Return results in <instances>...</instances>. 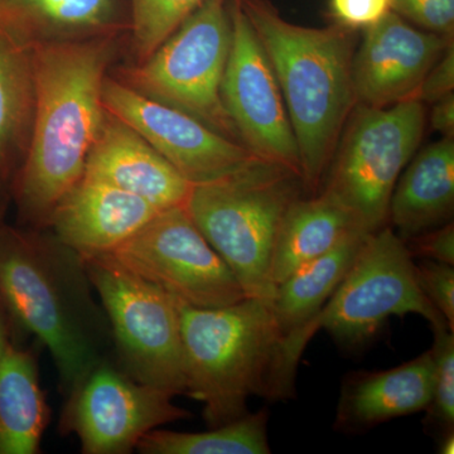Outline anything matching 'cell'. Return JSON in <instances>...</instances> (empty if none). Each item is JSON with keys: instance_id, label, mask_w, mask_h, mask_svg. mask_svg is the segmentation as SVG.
Listing matches in <instances>:
<instances>
[{"instance_id": "obj_27", "label": "cell", "mask_w": 454, "mask_h": 454, "mask_svg": "<svg viewBox=\"0 0 454 454\" xmlns=\"http://www.w3.org/2000/svg\"><path fill=\"white\" fill-rule=\"evenodd\" d=\"M418 284L432 306L444 317L454 331L453 265L422 259L414 262Z\"/></svg>"}, {"instance_id": "obj_14", "label": "cell", "mask_w": 454, "mask_h": 454, "mask_svg": "<svg viewBox=\"0 0 454 454\" xmlns=\"http://www.w3.org/2000/svg\"><path fill=\"white\" fill-rule=\"evenodd\" d=\"M450 42L446 35L409 26L391 11L380 22L366 28L363 43L352 59L356 103L387 107L417 98L427 74Z\"/></svg>"}, {"instance_id": "obj_3", "label": "cell", "mask_w": 454, "mask_h": 454, "mask_svg": "<svg viewBox=\"0 0 454 454\" xmlns=\"http://www.w3.org/2000/svg\"><path fill=\"white\" fill-rule=\"evenodd\" d=\"M178 303L186 395L202 403L210 428L249 413V397H294L301 355L278 330L270 301L247 297L217 309Z\"/></svg>"}, {"instance_id": "obj_34", "label": "cell", "mask_w": 454, "mask_h": 454, "mask_svg": "<svg viewBox=\"0 0 454 454\" xmlns=\"http://www.w3.org/2000/svg\"><path fill=\"white\" fill-rule=\"evenodd\" d=\"M438 453L439 454H453L454 453V433L444 435L438 439Z\"/></svg>"}, {"instance_id": "obj_20", "label": "cell", "mask_w": 454, "mask_h": 454, "mask_svg": "<svg viewBox=\"0 0 454 454\" xmlns=\"http://www.w3.org/2000/svg\"><path fill=\"white\" fill-rule=\"evenodd\" d=\"M411 160L397 179L389 205V219L402 240L442 226L453 215V138L444 137Z\"/></svg>"}, {"instance_id": "obj_1", "label": "cell", "mask_w": 454, "mask_h": 454, "mask_svg": "<svg viewBox=\"0 0 454 454\" xmlns=\"http://www.w3.org/2000/svg\"><path fill=\"white\" fill-rule=\"evenodd\" d=\"M116 38L66 42L31 52V140L9 192L23 227L47 229L57 203L82 178L103 124V86Z\"/></svg>"}, {"instance_id": "obj_25", "label": "cell", "mask_w": 454, "mask_h": 454, "mask_svg": "<svg viewBox=\"0 0 454 454\" xmlns=\"http://www.w3.org/2000/svg\"><path fill=\"white\" fill-rule=\"evenodd\" d=\"M205 0H128L131 46L145 61Z\"/></svg>"}, {"instance_id": "obj_22", "label": "cell", "mask_w": 454, "mask_h": 454, "mask_svg": "<svg viewBox=\"0 0 454 454\" xmlns=\"http://www.w3.org/2000/svg\"><path fill=\"white\" fill-rule=\"evenodd\" d=\"M37 354L13 343L0 358V454H37L50 422Z\"/></svg>"}, {"instance_id": "obj_8", "label": "cell", "mask_w": 454, "mask_h": 454, "mask_svg": "<svg viewBox=\"0 0 454 454\" xmlns=\"http://www.w3.org/2000/svg\"><path fill=\"white\" fill-rule=\"evenodd\" d=\"M424 127L426 109L418 98L355 110L334 152L324 192L365 231L387 226L391 195L417 153Z\"/></svg>"}, {"instance_id": "obj_4", "label": "cell", "mask_w": 454, "mask_h": 454, "mask_svg": "<svg viewBox=\"0 0 454 454\" xmlns=\"http://www.w3.org/2000/svg\"><path fill=\"white\" fill-rule=\"evenodd\" d=\"M279 83L300 151L301 181L315 190L352 107V41L339 27L292 25L258 0L243 3Z\"/></svg>"}, {"instance_id": "obj_26", "label": "cell", "mask_w": 454, "mask_h": 454, "mask_svg": "<svg viewBox=\"0 0 454 454\" xmlns=\"http://www.w3.org/2000/svg\"><path fill=\"white\" fill-rule=\"evenodd\" d=\"M432 349L434 355V389L424 428L433 437L439 438L454 433V334L448 327L435 328Z\"/></svg>"}, {"instance_id": "obj_12", "label": "cell", "mask_w": 454, "mask_h": 454, "mask_svg": "<svg viewBox=\"0 0 454 454\" xmlns=\"http://www.w3.org/2000/svg\"><path fill=\"white\" fill-rule=\"evenodd\" d=\"M230 16L231 47L221 85L226 112L254 155L301 178L300 151L279 83L240 0Z\"/></svg>"}, {"instance_id": "obj_23", "label": "cell", "mask_w": 454, "mask_h": 454, "mask_svg": "<svg viewBox=\"0 0 454 454\" xmlns=\"http://www.w3.org/2000/svg\"><path fill=\"white\" fill-rule=\"evenodd\" d=\"M35 106L31 52L0 35V182L8 188L28 149Z\"/></svg>"}, {"instance_id": "obj_9", "label": "cell", "mask_w": 454, "mask_h": 454, "mask_svg": "<svg viewBox=\"0 0 454 454\" xmlns=\"http://www.w3.org/2000/svg\"><path fill=\"white\" fill-rule=\"evenodd\" d=\"M408 313L422 316L432 330L450 328L420 289L404 241L384 226L367 236L312 330L327 331L345 348H360L379 333L389 317Z\"/></svg>"}, {"instance_id": "obj_10", "label": "cell", "mask_w": 454, "mask_h": 454, "mask_svg": "<svg viewBox=\"0 0 454 454\" xmlns=\"http://www.w3.org/2000/svg\"><path fill=\"white\" fill-rule=\"evenodd\" d=\"M106 254L187 306L217 309L247 298L231 269L197 229L184 206L160 211Z\"/></svg>"}, {"instance_id": "obj_29", "label": "cell", "mask_w": 454, "mask_h": 454, "mask_svg": "<svg viewBox=\"0 0 454 454\" xmlns=\"http://www.w3.org/2000/svg\"><path fill=\"white\" fill-rule=\"evenodd\" d=\"M403 241L413 259L433 260V262L454 265L453 223L435 227Z\"/></svg>"}, {"instance_id": "obj_5", "label": "cell", "mask_w": 454, "mask_h": 454, "mask_svg": "<svg viewBox=\"0 0 454 454\" xmlns=\"http://www.w3.org/2000/svg\"><path fill=\"white\" fill-rule=\"evenodd\" d=\"M301 181L297 173L258 158L191 190L184 208L247 297L273 300L274 244L286 211L301 197Z\"/></svg>"}, {"instance_id": "obj_18", "label": "cell", "mask_w": 454, "mask_h": 454, "mask_svg": "<svg viewBox=\"0 0 454 454\" xmlns=\"http://www.w3.org/2000/svg\"><path fill=\"white\" fill-rule=\"evenodd\" d=\"M433 349L384 372H349L340 385L334 430L358 434L426 411L434 389Z\"/></svg>"}, {"instance_id": "obj_31", "label": "cell", "mask_w": 454, "mask_h": 454, "mask_svg": "<svg viewBox=\"0 0 454 454\" xmlns=\"http://www.w3.org/2000/svg\"><path fill=\"white\" fill-rule=\"evenodd\" d=\"M454 88V46H450L430 68L418 91L417 98L422 103L434 104L441 98L453 94Z\"/></svg>"}, {"instance_id": "obj_11", "label": "cell", "mask_w": 454, "mask_h": 454, "mask_svg": "<svg viewBox=\"0 0 454 454\" xmlns=\"http://www.w3.org/2000/svg\"><path fill=\"white\" fill-rule=\"evenodd\" d=\"M173 397L134 380L109 357L66 396L59 432L76 435L85 454L130 453L151 430L192 417Z\"/></svg>"}, {"instance_id": "obj_13", "label": "cell", "mask_w": 454, "mask_h": 454, "mask_svg": "<svg viewBox=\"0 0 454 454\" xmlns=\"http://www.w3.org/2000/svg\"><path fill=\"white\" fill-rule=\"evenodd\" d=\"M103 106L136 130L190 184L223 177L259 158L195 116L145 97L114 77L106 76L104 82Z\"/></svg>"}, {"instance_id": "obj_35", "label": "cell", "mask_w": 454, "mask_h": 454, "mask_svg": "<svg viewBox=\"0 0 454 454\" xmlns=\"http://www.w3.org/2000/svg\"><path fill=\"white\" fill-rule=\"evenodd\" d=\"M9 200H11L9 188L0 182V223H4L3 219H4V212L5 208H7Z\"/></svg>"}, {"instance_id": "obj_28", "label": "cell", "mask_w": 454, "mask_h": 454, "mask_svg": "<svg viewBox=\"0 0 454 454\" xmlns=\"http://www.w3.org/2000/svg\"><path fill=\"white\" fill-rule=\"evenodd\" d=\"M391 11L437 35H452L454 0H391Z\"/></svg>"}, {"instance_id": "obj_17", "label": "cell", "mask_w": 454, "mask_h": 454, "mask_svg": "<svg viewBox=\"0 0 454 454\" xmlns=\"http://www.w3.org/2000/svg\"><path fill=\"white\" fill-rule=\"evenodd\" d=\"M129 26L128 0H0V35L27 52L116 38Z\"/></svg>"}, {"instance_id": "obj_30", "label": "cell", "mask_w": 454, "mask_h": 454, "mask_svg": "<svg viewBox=\"0 0 454 454\" xmlns=\"http://www.w3.org/2000/svg\"><path fill=\"white\" fill-rule=\"evenodd\" d=\"M331 11L348 28H369L391 12V0H330Z\"/></svg>"}, {"instance_id": "obj_2", "label": "cell", "mask_w": 454, "mask_h": 454, "mask_svg": "<svg viewBox=\"0 0 454 454\" xmlns=\"http://www.w3.org/2000/svg\"><path fill=\"white\" fill-rule=\"evenodd\" d=\"M0 298L17 337L35 334L49 348L65 396L115 356L82 256L51 230L0 223Z\"/></svg>"}, {"instance_id": "obj_24", "label": "cell", "mask_w": 454, "mask_h": 454, "mask_svg": "<svg viewBox=\"0 0 454 454\" xmlns=\"http://www.w3.org/2000/svg\"><path fill=\"white\" fill-rule=\"evenodd\" d=\"M269 411L262 409L207 432L153 429L140 439L143 454H269Z\"/></svg>"}, {"instance_id": "obj_15", "label": "cell", "mask_w": 454, "mask_h": 454, "mask_svg": "<svg viewBox=\"0 0 454 454\" xmlns=\"http://www.w3.org/2000/svg\"><path fill=\"white\" fill-rule=\"evenodd\" d=\"M160 212L138 196L82 176L57 203L47 229L82 255L106 254Z\"/></svg>"}, {"instance_id": "obj_6", "label": "cell", "mask_w": 454, "mask_h": 454, "mask_svg": "<svg viewBox=\"0 0 454 454\" xmlns=\"http://www.w3.org/2000/svg\"><path fill=\"white\" fill-rule=\"evenodd\" d=\"M82 256L106 310L114 355L121 369L142 384L173 396L186 395L178 301L110 254Z\"/></svg>"}, {"instance_id": "obj_7", "label": "cell", "mask_w": 454, "mask_h": 454, "mask_svg": "<svg viewBox=\"0 0 454 454\" xmlns=\"http://www.w3.org/2000/svg\"><path fill=\"white\" fill-rule=\"evenodd\" d=\"M231 33L226 0H205L145 61L121 70L118 80L236 142L221 97Z\"/></svg>"}, {"instance_id": "obj_16", "label": "cell", "mask_w": 454, "mask_h": 454, "mask_svg": "<svg viewBox=\"0 0 454 454\" xmlns=\"http://www.w3.org/2000/svg\"><path fill=\"white\" fill-rule=\"evenodd\" d=\"M83 176L127 191L160 211L186 205L193 186L136 130L106 110Z\"/></svg>"}, {"instance_id": "obj_33", "label": "cell", "mask_w": 454, "mask_h": 454, "mask_svg": "<svg viewBox=\"0 0 454 454\" xmlns=\"http://www.w3.org/2000/svg\"><path fill=\"white\" fill-rule=\"evenodd\" d=\"M13 343H20L18 342L16 330H14L11 316H9L4 303L0 298V358Z\"/></svg>"}, {"instance_id": "obj_32", "label": "cell", "mask_w": 454, "mask_h": 454, "mask_svg": "<svg viewBox=\"0 0 454 454\" xmlns=\"http://www.w3.org/2000/svg\"><path fill=\"white\" fill-rule=\"evenodd\" d=\"M430 124L444 137L453 138L454 134V95L441 98L434 103L430 115Z\"/></svg>"}, {"instance_id": "obj_21", "label": "cell", "mask_w": 454, "mask_h": 454, "mask_svg": "<svg viewBox=\"0 0 454 454\" xmlns=\"http://www.w3.org/2000/svg\"><path fill=\"white\" fill-rule=\"evenodd\" d=\"M357 231L365 230L333 197L325 192L312 199L300 197L286 211L278 231L271 258L273 286Z\"/></svg>"}, {"instance_id": "obj_19", "label": "cell", "mask_w": 454, "mask_h": 454, "mask_svg": "<svg viewBox=\"0 0 454 454\" xmlns=\"http://www.w3.org/2000/svg\"><path fill=\"white\" fill-rule=\"evenodd\" d=\"M369 232L348 235L331 252L319 256L278 284L270 301L274 321L283 339L303 354L315 336L313 322L348 274Z\"/></svg>"}]
</instances>
